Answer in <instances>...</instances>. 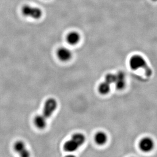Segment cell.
I'll return each instance as SVG.
<instances>
[{
  "label": "cell",
  "mask_w": 157,
  "mask_h": 157,
  "mask_svg": "<svg viewBox=\"0 0 157 157\" xmlns=\"http://www.w3.org/2000/svg\"><path fill=\"white\" fill-rule=\"evenodd\" d=\"M79 147L80 146L72 139L67 141L63 145L64 150H65V151H68V152L75 151L79 148Z\"/></svg>",
  "instance_id": "obj_8"
},
{
  "label": "cell",
  "mask_w": 157,
  "mask_h": 157,
  "mask_svg": "<svg viewBox=\"0 0 157 157\" xmlns=\"http://www.w3.org/2000/svg\"><path fill=\"white\" fill-rule=\"evenodd\" d=\"M154 142L150 137L142 138L139 143V148L144 152H150L154 148Z\"/></svg>",
  "instance_id": "obj_5"
},
{
  "label": "cell",
  "mask_w": 157,
  "mask_h": 157,
  "mask_svg": "<svg viewBox=\"0 0 157 157\" xmlns=\"http://www.w3.org/2000/svg\"><path fill=\"white\" fill-rule=\"evenodd\" d=\"M67 41L71 45L77 44L80 40V35L78 32L73 31L70 32L67 37Z\"/></svg>",
  "instance_id": "obj_10"
},
{
  "label": "cell",
  "mask_w": 157,
  "mask_h": 157,
  "mask_svg": "<svg viewBox=\"0 0 157 157\" xmlns=\"http://www.w3.org/2000/svg\"><path fill=\"white\" fill-rule=\"evenodd\" d=\"M58 57L62 61H67L71 59L72 53L71 50L66 48H60L57 52Z\"/></svg>",
  "instance_id": "obj_6"
},
{
  "label": "cell",
  "mask_w": 157,
  "mask_h": 157,
  "mask_svg": "<svg viewBox=\"0 0 157 157\" xmlns=\"http://www.w3.org/2000/svg\"><path fill=\"white\" fill-rule=\"evenodd\" d=\"M115 81V74H108L106 75L105 78V81L109 83V84H114Z\"/></svg>",
  "instance_id": "obj_14"
},
{
  "label": "cell",
  "mask_w": 157,
  "mask_h": 157,
  "mask_svg": "<svg viewBox=\"0 0 157 157\" xmlns=\"http://www.w3.org/2000/svg\"><path fill=\"white\" fill-rule=\"evenodd\" d=\"M153 1L156 2H157V0H152Z\"/></svg>",
  "instance_id": "obj_16"
},
{
  "label": "cell",
  "mask_w": 157,
  "mask_h": 157,
  "mask_svg": "<svg viewBox=\"0 0 157 157\" xmlns=\"http://www.w3.org/2000/svg\"><path fill=\"white\" fill-rule=\"evenodd\" d=\"M107 139V135L104 132H98L94 137L95 142L100 145H104L106 144Z\"/></svg>",
  "instance_id": "obj_11"
},
{
  "label": "cell",
  "mask_w": 157,
  "mask_h": 157,
  "mask_svg": "<svg viewBox=\"0 0 157 157\" xmlns=\"http://www.w3.org/2000/svg\"><path fill=\"white\" fill-rule=\"evenodd\" d=\"M129 65L134 71L144 70V74L147 77H150L152 75V70L148 67L145 59L140 55H135L132 56L129 60Z\"/></svg>",
  "instance_id": "obj_1"
},
{
  "label": "cell",
  "mask_w": 157,
  "mask_h": 157,
  "mask_svg": "<svg viewBox=\"0 0 157 157\" xmlns=\"http://www.w3.org/2000/svg\"><path fill=\"white\" fill-rule=\"evenodd\" d=\"M23 14L26 17H30L34 19H39L42 16V11L39 8L32 7L28 5L23 6L21 9Z\"/></svg>",
  "instance_id": "obj_2"
},
{
  "label": "cell",
  "mask_w": 157,
  "mask_h": 157,
  "mask_svg": "<svg viewBox=\"0 0 157 157\" xmlns=\"http://www.w3.org/2000/svg\"><path fill=\"white\" fill-rule=\"evenodd\" d=\"M14 150L20 157H30V152L23 141H17L14 144Z\"/></svg>",
  "instance_id": "obj_4"
},
{
  "label": "cell",
  "mask_w": 157,
  "mask_h": 157,
  "mask_svg": "<svg viewBox=\"0 0 157 157\" xmlns=\"http://www.w3.org/2000/svg\"><path fill=\"white\" fill-rule=\"evenodd\" d=\"M34 124L36 127L39 129H44L47 126V119L45 118L43 115H37L34 118Z\"/></svg>",
  "instance_id": "obj_9"
},
{
  "label": "cell",
  "mask_w": 157,
  "mask_h": 157,
  "mask_svg": "<svg viewBox=\"0 0 157 157\" xmlns=\"http://www.w3.org/2000/svg\"><path fill=\"white\" fill-rule=\"evenodd\" d=\"M109 83L106 82V81L103 82L100 84L98 86V91L100 94L103 95H105L106 94H108L110 90V86Z\"/></svg>",
  "instance_id": "obj_13"
},
{
  "label": "cell",
  "mask_w": 157,
  "mask_h": 157,
  "mask_svg": "<svg viewBox=\"0 0 157 157\" xmlns=\"http://www.w3.org/2000/svg\"><path fill=\"white\" fill-rule=\"evenodd\" d=\"M65 157H76V156L74 155L70 154L67 155V156H65Z\"/></svg>",
  "instance_id": "obj_15"
},
{
  "label": "cell",
  "mask_w": 157,
  "mask_h": 157,
  "mask_svg": "<svg viewBox=\"0 0 157 157\" xmlns=\"http://www.w3.org/2000/svg\"><path fill=\"white\" fill-rule=\"evenodd\" d=\"M57 107V102L54 98H49L45 101L44 105L42 115L45 118L51 117Z\"/></svg>",
  "instance_id": "obj_3"
},
{
  "label": "cell",
  "mask_w": 157,
  "mask_h": 157,
  "mask_svg": "<svg viewBox=\"0 0 157 157\" xmlns=\"http://www.w3.org/2000/svg\"><path fill=\"white\" fill-rule=\"evenodd\" d=\"M115 87L118 90H122L125 87V76L122 71H119L115 74Z\"/></svg>",
  "instance_id": "obj_7"
},
{
  "label": "cell",
  "mask_w": 157,
  "mask_h": 157,
  "mask_svg": "<svg viewBox=\"0 0 157 157\" xmlns=\"http://www.w3.org/2000/svg\"><path fill=\"white\" fill-rule=\"evenodd\" d=\"M71 139L75 141L80 147L83 145L85 141V137L84 135L80 133H75L71 136Z\"/></svg>",
  "instance_id": "obj_12"
}]
</instances>
